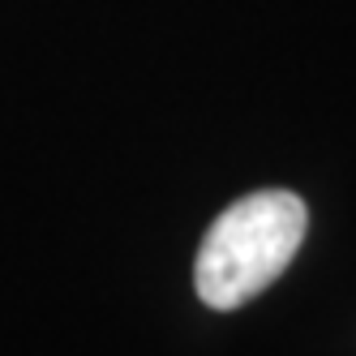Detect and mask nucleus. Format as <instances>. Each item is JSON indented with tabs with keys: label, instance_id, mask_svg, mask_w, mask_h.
Returning a JSON list of instances; mask_svg holds the SVG:
<instances>
[{
	"label": "nucleus",
	"instance_id": "obj_1",
	"mask_svg": "<svg viewBox=\"0 0 356 356\" xmlns=\"http://www.w3.org/2000/svg\"><path fill=\"white\" fill-rule=\"evenodd\" d=\"M309 227L305 202L288 189H258L232 202L207 232L193 288L211 309H241L288 270Z\"/></svg>",
	"mask_w": 356,
	"mask_h": 356
}]
</instances>
